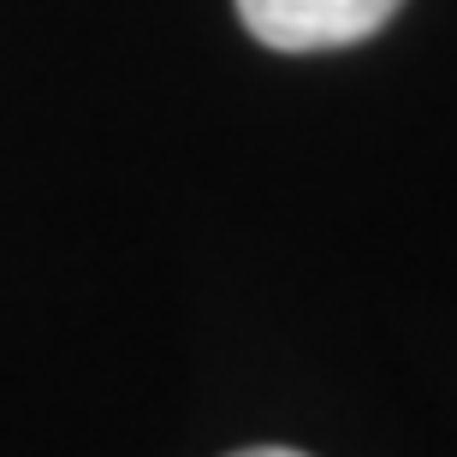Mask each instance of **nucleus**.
Listing matches in <instances>:
<instances>
[{
  "instance_id": "obj_1",
  "label": "nucleus",
  "mask_w": 457,
  "mask_h": 457,
  "mask_svg": "<svg viewBox=\"0 0 457 457\" xmlns=\"http://www.w3.org/2000/svg\"><path fill=\"white\" fill-rule=\"evenodd\" d=\"M404 0H237L244 30L273 54H327L369 42Z\"/></svg>"
},
{
  "instance_id": "obj_2",
  "label": "nucleus",
  "mask_w": 457,
  "mask_h": 457,
  "mask_svg": "<svg viewBox=\"0 0 457 457\" xmlns=\"http://www.w3.org/2000/svg\"><path fill=\"white\" fill-rule=\"evenodd\" d=\"M232 457H309V452H297V445H244Z\"/></svg>"
}]
</instances>
